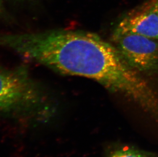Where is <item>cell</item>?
Segmentation results:
<instances>
[{
    "mask_svg": "<svg viewBox=\"0 0 158 157\" xmlns=\"http://www.w3.org/2000/svg\"><path fill=\"white\" fill-rule=\"evenodd\" d=\"M2 9V1L0 0V12L1 11Z\"/></svg>",
    "mask_w": 158,
    "mask_h": 157,
    "instance_id": "5b68a950",
    "label": "cell"
},
{
    "mask_svg": "<svg viewBox=\"0 0 158 157\" xmlns=\"http://www.w3.org/2000/svg\"><path fill=\"white\" fill-rule=\"evenodd\" d=\"M114 46L130 66L139 73L158 72V40L130 32H114Z\"/></svg>",
    "mask_w": 158,
    "mask_h": 157,
    "instance_id": "7a4b0ae2",
    "label": "cell"
},
{
    "mask_svg": "<svg viewBox=\"0 0 158 157\" xmlns=\"http://www.w3.org/2000/svg\"><path fill=\"white\" fill-rule=\"evenodd\" d=\"M114 31L133 33L158 40V0H152L127 14Z\"/></svg>",
    "mask_w": 158,
    "mask_h": 157,
    "instance_id": "3957f363",
    "label": "cell"
},
{
    "mask_svg": "<svg viewBox=\"0 0 158 157\" xmlns=\"http://www.w3.org/2000/svg\"><path fill=\"white\" fill-rule=\"evenodd\" d=\"M45 97L24 70L0 67V110L16 118L35 117L45 110Z\"/></svg>",
    "mask_w": 158,
    "mask_h": 157,
    "instance_id": "6da1fadb",
    "label": "cell"
},
{
    "mask_svg": "<svg viewBox=\"0 0 158 157\" xmlns=\"http://www.w3.org/2000/svg\"><path fill=\"white\" fill-rule=\"evenodd\" d=\"M103 157H158V151H149L132 144L117 141L106 145Z\"/></svg>",
    "mask_w": 158,
    "mask_h": 157,
    "instance_id": "277c9868",
    "label": "cell"
}]
</instances>
